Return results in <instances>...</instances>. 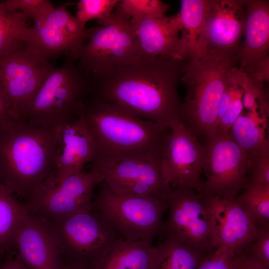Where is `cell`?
<instances>
[{
    "instance_id": "cell-1",
    "label": "cell",
    "mask_w": 269,
    "mask_h": 269,
    "mask_svg": "<svg viewBox=\"0 0 269 269\" xmlns=\"http://www.w3.org/2000/svg\"><path fill=\"white\" fill-rule=\"evenodd\" d=\"M187 57L142 56L128 65L91 75L90 94L169 128L182 119L177 85Z\"/></svg>"
},
{
    "instance_id": "cell-2",
    "label": "cell",
    "mask_w": 269,
    "mask_h": 269,
    "mask_svg": "<svg viewBox=\"0 0 269 269\" xmlns=\"http://www.w3.org/2000/svg\"><path fill=\"white\" fill-rule=\"evenodd\" d=\"M78 116L95 140L92 167L124 158L159 157L169 128L133 116L90 93Z\"/></svg>"
},
{
    "instance_id": "cell-3",
    "label": "cell",
    "mask_w": 269,
    "mask_h": 269,
    "mask_svg": "<svg viewBox=\"0 0 269 269\" xmlns=\"http://www.w3.org/2000/svg\"><path fill=\"white\" fill-rule=\"evenodd\" d=\"M56 128L32 127L21 119L0 121V182L14 195L29 199L55 177Z\"/></svg>"
},
{
    "instance_id": "cell-4",
    "label": "cell",
    "mask_w": 269,
    "mask_h": 269,
    "mask_svg": "<svg viewBox=\"0 0 269 269\" xmlns=\"http://www.w3.org/2000/svg\"><path fill=\"white\" fill-rule=\"evenodd\" d=\"M239 48L190 53L180 82L186 88L183 121L198 137L215 134L221 97L232 72L240 66Z\"/></svg>"
},
{
    "instance_id": "cell-5",
    "label": "cell",
    "mask_w": 269,
    "mask_h": 269,
    "mask_svg": "<svg viewBox=\"0 0 269 269\" xmlns=\"http://www.w3.org/2000/svg\"><path fill=\"white\" fill-rule=\"evenodd\" d=\"M91 75L69 55L52 65L23 110L21 119L35 127L56 128L78 117L91 91Z\"/></svg>"
},
{
    "instance_id": "cell-6",
    "label": "cell",
    "mask_w": 269,
    "mask_h": 269,
    "mask_svg": "<svg viewBox=\"0 0 269 269\" xmlns=\"http://www.w3.org/2000/svg\"><path fill=\"white\" fill-rule=\"evenodd\" d=\"M93 197L92 211L107 223L120 239L151 243L163 228L162 216L167 200L152 197L121 196L113 193L104 182Z\"/></svg>"
},
{
    "instance_id": "cell-7",
    "label": "cell",
    "mask_w": 269,
    "mask_h": 269,
    "mask_svg": "<svg viewBox=\"0 0 269 269\" xmlns=\"http://www.w3.org/2000/svg\"><path fill=\"white\" fill-rule=\"evenodd\" d=\"M89 28L86 41L73 54H69L91 75L127 66L142 54L131 19L115 8L107 18Z\"/></svg>"
},
{
    "instance_id": "cell-8",
    "label": "cell",
    "mask_w": 269,
    "mask_h": 269,
    "mask_svg": "<svg viewBox=\"0 0 269 269\" xmlns=\"http://www.w3.org/2000/svg\"><path fill=\"white\" fill-rule=\"evenodd\" d=\"M44 221L64 262L89 269L120 239L113 228L92 210Z\"/></svg>"
},
{
    "instance_id": "cell-9",
    "label": "cell",
    "mask_w": 269,
    "mask_h": 269,
    "mask_svg": "<svg viewBox=\"0 0 269 269\" xmlns=\"http://www.w3.org/2000/svg\"><path fill=\"white\" fill-rule=\"evenodd\" d=\"M167 202L168 217L163 226L166 238L212 253L217 247L214 218L202 194L188 188L171 189Z\"/></svg>"
},
{
    "instance_id": "cell-10",
    "label": "cell",
    "mask_w": 269,
    "mask_h": 269,
    "mask_svg": "<svg viewBox=\"0 0 269 269\" xmlns=\"http://www.w3.org/2000/svg\"><path fill=\"white\" fill-rule=\"evenodd\" d=\"M202 193L233 200L245 188L248 159L231 132L217 133L207 140Z\"/></svg>"
},
{
    "instance_id": "cell-11",
    "label": "cell",
    "mask_w": 269,
    "mask_h": 269,
    "mask_svg": "<svg viewBox=\"0 0 269 269\" xmlns=\"http://www.w3.org/2000/svg\"><path fill=\"white\" fill-rule=\"evenodd\" d=\"M52 179L39 186L27 200L29 213L49 221L92 210L93 190L101 183L95 170L83 169L56 183Z\"/></svg>"
},
{
    "instance_id": "cell-12",
    "label": "cell",
    "mask_w": 269,
    "mask_h": 269,
    "mask_svg": "<svg viewBox=\"0 0 269 269\" xmlns=\"http://www.w3.org/2000/svg\"><path fill=\"white\" fill-rule=\"evenodd\" d=\"M197 138L182 119L169 126L160 159L163 176L171 189L185 188L202 192L206 146Z\"/></svg>"
},
{
    "instance_id": "cell-13",
    "label": "cell",
    "mask_w": 269,
    "mask_h": 269,
    "mask_svg": "<svg viewBox=\"0 0 269 269\" xmlns=\"http://www.w3.org/2000/svg\"><path fill=\"white\" fill-rule=\"evenodd\" d=\"M52 66L25 42L0 56V91L13 118L21 119L24 107Z\"/></svg>"
},
{
    "instance_id": "cell-14",
    "label": "cell",
    "mask_w": 269,
    "mask_h": 269,
    "mask_svg": "<svg viewBox=\"0 0 269 269\" xmlns=\"http://www.w3.org/2000/svg\"><path fill=\"white\" fill-rule=\"evenodd\" d=\"M114 194L167 200L171 189L163 176L160 157H132L92 168Z\"/></svg>"
},
{
    "instance_id": "cell-15",
    "label": "cell",
    "mask_w": 269,
    "mask_h": 269,
    "mask_svg": "<svg viewBox=\"0 0 269 269\" xmlns=\"http://www.w3.org/2000/svg\"><path fill=\"white\" fill-rule=\"evenodd\" d=\"M89 28L73 16L66 6L54 7L45 19L28 27L24 36L27 47L48 61L62 54H74L86 41Z\"/></svg>"
},
{
    "instance_id": "cell-16",
    "label": "cell",
    "mask_w": 269,
    "mask_h": 269,
    "mask_svg": "<svg viewBox=\"0 0 269 269\" xmlns=\"http://www.w3.org/2000/svg\"><path fill=\"white\" fill-rule=\"evenodd\" d=\"M214 221L217 246L238 254L256 238L259 228L242 205L233 200L201 193Z\"/></svg>"
},
{
    "instance_id": "cell-17",
    "label": "cell",
    "mask_w": 269,
    "mask_h": 269,
    "mask_svg": "<svg viewBox=\"0 0 269 269\" xmlns=\"http://www.w3.org/2000/svg\"><path fill=\"white\" fill-rule=\"evenodd\" d=\"M57 146L53 182L61 181L68 175L84 169L95 160L97 149L94 138L80 116L56 127Z\"/></svg>"
},
{
    "instance_id": "cell-18",
    "label": "cell",
    "mask_w": 269,
    "mask_h": 269,
    "mask_svg": "<svg viewBox=\"0 0 269 269\" xmlns=\"http://www.w3.org/2000/svg\"><path fill=\"white\" fill-rule=\"evenodd\" d=\"M245 23L246 0H206L205 50L239 48Z\"/></svg>"
},
{
    "instance_id": "cell-19",
    "label": "cell",
    "mask_w": 269,
    "mask_h": 269,
    "mask_svg": "<svg viewBox=\"0 0 269 269\" xmlns=\"http://www.w3.org/2000/svg\"><path fill=\"white\" fill-rule=\"evenodd\" d=\"M13 248L28 269H63L64 262L46 223L29 213L18 228Z\"/></svg>"
},
{
    "instance_id": "cell-20",
    "label": "cell",
    "mask_w": 269,
    "mask_h": 269,
    "mask_svg": "<svg viewBox=\"0 0 269 269\" xmlns=\"http://www.w3.org/2000/svg\"><path fill=\"white\" fill-rule=\"evenodd\" d=\"M132 26L143 56L186 58L189 52L181 38L182 26L178 13L133 18Z\"/></svg>"
},
{
    "instance_id": "cell-21",
    "label": "cell",
    "mask_w": 269,
    "mask_h": 269,
    "mask_svg": "<svg viewBox=\"0 0 269 269\" xmlns=\"http://www.w3.org/2000/svg\"><path fill=\"white\" fill-rule=\"evenodd\" d=\"M245 40L238 53L240 66L251 75L269 67V2L246 0Z\"/></svg>"
},
{
    "instance_id": "cell-22",
    "label": "cell",
    "mask_w": 269,
    "mask_h": 269,
    "mask_svg": "<svg viewBox=\"0 0 269 269\" xmlns=\"http://www.w3.org/2000/svg\"><path fill=\"white\" fill-rule=\"evenodd\" d=\"M157 257L151 243L119 239L91 269H155Z\"/></svg>"
},
{
    "instance_id": "cell-23",
    "label": "cell",
    "mask_w": 269,
    "mask_h": 269,
    "mask_svg": "<svg viewBox=\"0 0 269 269\" xmlns=\"http://www.w3.org/2000/svg\"><path fill=\"white\" fill-rule=\"evenodd\" d=\"M268 116L260 110H248L240 115L232 126V136L247 154L248 166L256 159L269 156V141L266 134Z\"/></svg>"
},
{
    "instance_id": "cell-24",
    "label": "cell",
    "mask_w": 269,
    "mask_h": 269,
    "mask_svg": "<svg viewBox=\"0 0 269 269\" xmlns=\"http://www.w3.org/2000/svg\"><path fill=\"white\" fill-rule=\"evenodd\" d=\"M29 213L25 204L0 182V259L13 248L16 233Z\"/></svg>"
},
{
    "instance_id": "cell-25",
    "label": "cell",
    "mask_w": 269,
    "mask_h": 269,
    "mask_svg": "<svg viewBox=\"0 0 269 269\" xmlns=\"http://www.w3.org/2000/svg\"><path fill=\"white\" fill-rule=\"evenodd\" d=\"M244 76V71L240 66L228 79L220 101L215 134L231 131L235 120L243 113Z\"/></svg>"
},
{
    "instance_id": "cell-26",
    "label": "cell",
    "mask_w": 269,
    "mask_h": 269,
    "mask_svg": "<svg viewBox=\"0 0 269 269\" xmlns=\"http://www.w3.org/2000/svg\"><path fill=\"white\" fill-rule=\"evenodd\" d=\"M206 0H182L178 12L181 23V38L189 53L205 51L203 32Z\"/></svg>"
},
{
    "instance_id": "cell-27",
    "label": "cell",
    "mask_w": 269,
    "mask_h": 269,
    "mask_svg": "<svg viewBox=\"0 0 269 269\" xmlns=\"http://www.w3.org/2000/svg\"><path fill=\"white\" fill-rule=\"evenodd\" d=\"M156 247L157 257L155 269H197L209 255L168 238Z\"/></svg>"
},
{
    "instance_id": "cell-28",
    "label": "cell",
    "mask_w": 269,
    "mask_h": 269,
    "mask_svg": "<svg viewBox=\"0 0 269 269\" xmlns=\"http://www.w3.org/2000/svg\"><path fill=\"white\" fill-rule=\"evenodd\" d=\"M29 18L22 12L9 7L0 1V56L24 42Z\"/></svg>"
},
{
    "instance_id": "cell-29",
    "label": "cell",
    "mask_w": 269,
    "mask_h": 269,
    "mask_svg": "<svg viewBox=\"0 0 269 269\" xmlns=\"http://www.w3.org/2000/svg\"><path fill=\"white\" fill-rule=\"evenodd\" d=\"M259 227L269 225V186L249 181L236 198Z\"/></svg>"
},
{
    "instance_id": "cell-30",
    "label": "cell",
    "mask_w": 269,
    "mask_h": 269,
    "mask_svg": "<svg viewBox=\"0 0 269 269\" xmlns=\"http://www.w3.org/2000/svg\"><path fill=\"white\" fill-rule=\"evenodd\" d=\"M169 8L160 0H121L115 7L130 19L165 15Z\"/></svg>"
},
{
    "instance_id": "cell-31",
    "label": "cell",
    "mask_w": 269,
    "mask_h": 269,
    "mask_svg": "<svg viewBox=\"0 0 269 269\" xmlns=\"http://www.w3.org/2000/svg\"><path fill=\"white\" fill-rule=\"evenodd\" d=\"M119 0H80L77 3L75 16L82 23L96 19L97 21L108 17Z\"/></svg>"
},
{
    "instance_id": "cell-32",
    "label": "cell",
    "mask_w": 269,
    "mask_h": 269,
    "mask_svg": "<svg viewBox=\"0 0 269 269\" xmlns=\"http://www.w3.org/2000/svg\"><path fill=\"white\" fill-rule=\"evenodd\" d=\"M6 4L10 8L23 13L33 19V25L42 23L54 7L48 0H6Z\"/></svg>"
},
{
    "instance_id": "cell-33",
    "label": "cell",
    "mask_w": 269,
    "mask_h": 269,
    "mask_svg": "<svg viewBox=\"0 0 269 269\" xmlns=\"http://www.w3.org/2000/svg\"><path fill=\"white\" fill-rule=\"evenodd\" d=\"M240 253L253 262L269 268V225L259 227L255 240Z\"/></svg>"
},
{
    "instance_id": "cell-34",
    "label": "cell",
    "mask_w": 269,
    "mask_h": 269,
    "mask_svg": "<svg viewBox=\"0 0 269 269\" xmlns=\"http://www.w3.org/2000/svg\"><path fill=\"white\" fill-rule=\"evenodd\" d=\"M235 254L223 246H217L208 255L197 269H234Z\"/></svg>"
},
{
    "instance_id": "cell-35",
    "label": "cell",
    "mask_w": 269,
    "mask_h": 269,
    "mask_svg": "<svg viewBox=\"0 0 269 269\" xmlns=\"http://www.w3.org/2000/svg\"><path fill=\"white\" fill-rule=\"evenodd\" d=\"M252 169L250 182L269 186V156L258 158L249 165Z\"/></svg>"
},
{
    "instance_id": "cell-36",
    "label": "cell",
    "mask_w": 269,
    "mask_h": 269,
    "mask_svg": "<svg viewBox=\"0 0 269 269\" xmlns=\"http://www.w3.org/2000/svg\"><path fill=\"white\" fill-rule=\"evenodd\" d=\"M0 269H28L20 259L16 250L13 248L0 262Z\"/></svg>"
},
{
    "instance_id": "cell-37",
    "label": "cell",
    "mask_w": 269,
    "mask_h": 269,
    "mask_svg": "<svg viewBox=\"0 0 269 269\" xmlns=\"http://www.w3.org/2000/svg\"><path fill=\"white\" fill-rule=\"evenodd\" d=\"M234 269H269L246 258L242 254L235 255Z\"/></svg>"
},
{
    "instance_id": "cell-38",
    "label": "cell",
    "mask_w": 269,
    "mask_h": 269,
    "mask_svg": "<svg viewBox=\"0 0 269 269\" xmlns=\"http://www.w3.org/2000/svg\"><path fill=\"white\" fill-rule=\"evenodd\" d=\"M10 117H13L11 114L7 101L0 91V121Z\"/></svg>"
},
{
    "instance_id": "cell-39",
    "label": "cell",
    "mask_w": 269,
    "mask_h": 269,
    "mask_svg": "<svg viewBox=\"0 0 269 269\" xmlns=\"http://www.w3.org/2000/svg\"><path fill=\"white\" fill-rule=\"evenodd\" d=\"M63 269H89V268L80 265H71L64 263Z\"/></svg>"
}]
</instances>
